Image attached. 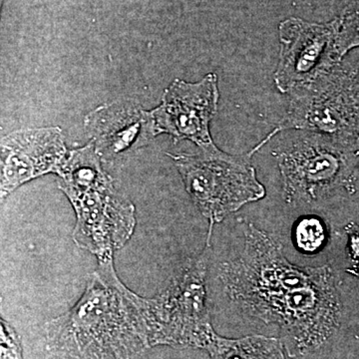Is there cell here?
I'll list each match as a JSON object with an SVG mask.
<instances>
[{"label": "cell", "instance_id": "8fae6325", "mask_svg": "<svg viewBox=\"0 0 359 359\" xmlns=\"http://www.w3.org/2000/svg\"><path fill=\"white\" fill-rule=\"evenodd\" d=\"M86 128L101 159L143 147L158 135L151 111L128 102L93 111L86 117Z\"/></svg>", "mask_w": 359, "mask_h": 359}, {"label": "cell", "instance_id": "e0dca14e", "mask_svg": "<svg viewBox=\"0 0 359 359\" xmlns=\"http://www.w3.org/2000/svg\"><path fill=\"white\" fill-rule=\"evenodd\" d=\"M349 273H354V275L359 276V263L356 264L353 269H348Z\"/></svg>", "mask_w": 359, "mask_h": 359}, {"label": "cell", "instance_id": "9a60e30c", "mask_svg": "<svg viewBox=\"0 0 359 359\" xmlns=\"http://www.w3.org/2000/svg\"><path fill=\"white\" fill-rule=\"evenodd\" d=\"M0 359H22L20 347L13 330L0 320Z\"/></svg>", "mask_w": 359, "mask_h": 359}, {"label": "cell", "instance_id": "7c38bea8", "mask_svg": "<svg viewBox=\"0 0 359 359\" xmlns=\"http://www.w3.org/2000/svg\"><path fill=\"white\" fill-rule=\"evenodd\" d=\"M205 349L209 359H287L282 340L264 335L231 339L216 334Z\"/></svg>", "mask_w": 359, "mask_h": 359}, {"label": "cell", "instance_id": "277c9868", "mask_svg": "<svg viewBox=\"0 0 359 359\" xmlns=\"http://www.w3.org/2000/svg\"><path fill=\"white\" fill-rule=\"evenodd\" d=\"M202 254L175 276L167 289L146 299L148 346L204 348L216 335L208 306L207 275L211 238Z\"/></svg>", "mask_w": 359, "mask_h": 359}, {"label": "cell", "instance_id": "3957f363", "mask_svg": "<svg viewBox=\"0 0 359 359\" xmlns=\"http://www.w3.org/2000/svg\"><path fill=\"white\" fill-rule=\"evenodd\" d=\"M59 188L76 212L73 240L95 255L99 262L113 259L133 233L135 207L116 191L112 178L101 167L93 141L70 153L59 171Z\"/></svg>", "mask_w": 359, "mask_h": 359}, {"label": "cell", "instance_id": "5bb4252c", "mask_svg": "<svg viewBox=\"0 0 359 359\" xmlns=\"http://www.w3.org/2000/svg\"><path fill=\"white\" fill-rule=\"evenodd\" d=\"M359 47V4L348 7L340 20H337L335 39V55L337 60L351 49Z\"/></svg>", "mask_w": 359, "mask_h": 359}, {"label": "cell", "instance_id": "ba28073f", "mask_svg": "<svg viewBox=\"0 0 359 359\" xmlns=\"http://www.w3.org/2000/svg\"><path fill=\"white\" fill-rule=\"evenodd\" d=\"M337 33V20L314 23L292 18L283 21L278 26L280 58L273 74L278 91L290 93L339 62L334 48Z\"/></svg>", "mask_w": 359, "mask_h": 359}, {"label": "cell", "instance_id": "52a82bcc", "mask_svg": "<svg viewBox=\"0 0 359 359\" xmlns=\"http://www.w3.org/2000/svg\"><path fill=\"white\" fill-rule=\"evenodd\" d=\"M289 204L313 203L351 183L355 171L353 149L323 135L306 132L276 150Z\"/></svg>", "mask_w": 359, "mask_h": 359}, {"label": "cell", "instance_id": "d6986e66", "mask_svg": "<svg viewBox=\"0 0 359 359\" xmlns=\"http://www.w3.org/2000/svg\"><path fill=\"white\" fill-rule=\"evenodd\" d=\"M2 1H4V0H0V8H1Z\"/></svg>", "mask_w": 359, "mask_h": 359}, {"label": "cell", "instance_id": "5b68a950", "mask_svg": "<svg viewBox=\"0 0 359 359\" xmlns=\"http://www.w3.org/2000/svg\"><path fill=\"white\" fill-rule=\"evenodd\" d=\"M287 113L273 135L304 130L355 150L359 140V66L335 63L290 92Z\"/></svg>", "mask_w": 359, "mask_h": 359}, {"label": "cell", "instance_id": "9c48e42d", "mask_svg": "<svg viewBox=\"0 0 359 359\" xmlns=\"http://www.w3.org/2000/svg\"><path fill=\"white\" fill-rule=\"evenodd\" d=\"M219 99L216 73L196 83L175 79L163 93L160 105L151 111L156 132L170 135L175 143L188 140L202 150L212 147L210 124L218 112Z\"/></svg>", "mask_w": 359, "mask_h": 359}, {"label": "cell", "instance_id": "4fadbf2b", "mask_svg": "<svg viewBox=\"0 0 359 359\" xmlns=\"http://www.w3.org/2000/svg\"><path fill=\"white\" fill-rule=\"evenodd\" d=\"M327 226L316 216L302 217L292 228L294 247L302 254L316 255L327 243Z\"/></svg>", "mask_w": 359, "mask_h": 359}, {"label": "cell", "instance_id": "8992f818", "mask_svg": "<svg viewBox=\"0 0 359 359\" xmlns=\"http://www.w3.org/2000/svg\"><path fill=\"white\" fill-rule=\"evenodd\" d=\"M197 155H171L194 204L210 222L209 235L216 223L243 205L266 196L249 155L233 156L216 145L200 149Z\"/></svg>", "mask_w": 359, "mask_h": 359}, {"label": "cell", "instance_id": "ac0fdd59", "mask_svg": "<svg viewBox=\"0 0 359 359\" xmlns=\"http://www.w3.org/2000/svg\"><path fill=\"white\" fill-rule=\"evenodd\" d=\"M355 150H356V152H358L359 154V140L358 142V144H356Z\"/></svg>", "mask_w": 359, "mask_h": 359}, {"label": "cell", "instance_id": "7a4b0ae2", "mask_svg": "<svg viewBox=\"0 0 359 359\" xmlns=\"http://www.w3.org/2000/svg\"><path fill=\"white\" fill-rule=\"evenodd\" d=\"M146 299L118 278L113 259L99 262L77 304L50 323L54 351L65 359H126L149 346Z\"/></svg>", "mask_w": 359, "mask_h": 359}, {"label": "cell", "instance_id": "30bf717a", "mask_svg": "<svg viewBox=\"0 0 359 359\" xmlns=\"http://www.w3.org/2000/svg\"><path fill=\"white\" fill-rule=\"evenodd\" d=\"M66 148L60 128L28 130L0 142V192L8 193L35 177L58 174Z\"/></svg>", "mask_w": 359, "mask_h": 359}, {"label": "cell", "instance_id": "6da1fadb", "mask_svg": "<svg viewBox=\"0 0 359 359\" xmlns=\"http://www.w3.org/2000/svg\"><path fill=\"white\" fill-rule=\"evenodd\" d=\"M245 235L241 256L219 269L226 295L250 316L278 325L292 358L320 348L340 323L334 271L290 263L282 245L254 224Z\"/></svg>", "mask_w": 359, "mask_h": 359}, {"label": "cell", "instance_id": "2e32d148", "mask_svg": "<svg viewBox=\"0 0 359 359\" xmlns=\"http://www.w3.org/2000/svg\"><path fill=\"white\" fill-rule=\"evenodd\" d=\"M348 236V254L351 259L356 264L359 263V226L351 223L346 228Z\"/></svg>", "mask_w": 359, "mask_h": 359}]
</instances>
